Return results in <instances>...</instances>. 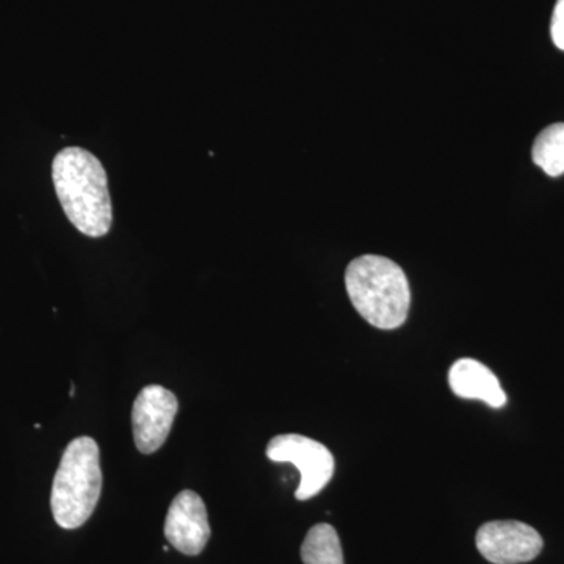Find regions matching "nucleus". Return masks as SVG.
I'll use <instances>...</instances> for the list:
<instances>
[{
    "label": "nucleus",
    "instance_id": "9",
    "mask_svg": "<svg viewBox=\"0 0 564 564\" xmlns=\"http://www.w3.org/2000/svg\"><path fill=\"white\" fill-rule=\"evenodd\" d=\"M532 159L547 176L564 174V122L547 126L538 133L532 148Z\"/></svg>",
    "mask_w": 564,
    "mask_h": 564
},
{
    "label": "nucleus",
    "instance_id": "6",
    "mask_svg": "<svg viewBox=\"0 0 564 564\" xmlns=\"http://www.w3.org/2000/svg\"><path fill=\"white\" fill-rule=\"evenodd\" d=\"M478 552L494 564L532 562L543 551V538L533 527L519 521H492L475 536Z\"/></svg>",
    "mask_w": 564,
    "mask_h": 564
},
{
    "label": "nucleus",
    "instance_id": "5",
    "mask_svg": "<svg viewBox=\"0 0 564 564\" xmlns=\"http://www.w3.org/2000/svg\"><path fill=\"white\" fill-rule=\"evenodd\" d=\"M176 395L162 386H147L133 402L132 430L135 447L143 455H152L165 444L176 419Z\"/></svg>",
    "mask_w": 564,
    "mask_h": 564
},
{
    "label": "nucleus",
    "instance_id": "4",
    "mask_svg": "<svg viewBox=\"0 0 564 564\" xmlns=\"http://www.w3.org/2000/svg\"><path fill=\"white\" fill-rule=\"evenodd\" d=\"M267 456L274 463H289L302 475L295 497L310 500L332 481L334 456L325 445L302 436V434H280L267 445Z\"/></svg>",
    "mask_w": 564,
    "mask_h": 564
},
{
    "label": "nucleus",
    "instance_id": "10",
    "mask_svg": "<svg viewBox=\"0 0 564 564\" xmlns=\"http://www.w3.org/2000/svg\"><path fill=\"white\" fill-rule=\"evenodd\" d=\"M304 564H344L339 534L329 524H317L307 532L302 545Z\"/></svg>",
    "mask_w": 564,
    "mask_h": 564
},
{
    "label": "nucleus",
    "instance_id": "1",
    "mask_svg": "<svg viewBox=\"0 0 564 564\" xmlns=\"http://www.w3.org/2000/svg\"><path fill=\"white\" fill-rule=\"evenodd\" d=\"M52 181L70 225L91 239L107 236L113 223L109 180L101 161L84 148L70 147L52 162Z\"/></svg>",
    "mask_w": 564,
    "mask_h": 564
},
{
    "label": "nucleus",
    "instance_id": "2",
    "mask_svg": "<svg viewBox=\"0 0 564 564\" xmlns=\"http://www.w3.org/2000/svg\"><path fill=\"white\" fill-rule=\"evenodd\" d=\"M345 285L355 310L375 328L397 329L406 322L411 289L399 263L383 256H361L347 267Z\"/></svg>",
    "mask_w": 564,
    "mask_h": 564
},
{
    "label": "nucleus",
    "instance_id": "7",
    "mask_svg": "<svg viewBox=\"0 0 564 564\" xmlns=\"http://www.w3.org/2000/svg\"><path fill=\"white\" fill-rule=\"evenodd\" d=\"M210 524L206 505L193 491H182L170 505L165 521V536L181 554H202L210 540Z\"/></svg>",
    "mask_w": 564,
    "mask_h": 564
},
{
    "label": "nucleus",
    "instance_id": "11",
    "mask_svg": "<svg viewBox=\"0 0 564 564\" xmlns=\"http://www.w3.org/2000/svg\"><path fill=\"white\" fill-rule=\"evenodd\" d=\"M552 41L560 51H564V0H556L551 22Z\"/></svg>",
    "mask_w": 564,
    "mask_h": 564
},
{
    "label": "nucleus",
    "instance_id": "3",
    "mask_svg": "<svg viewBox=\"0 0 564 564\" xmlns=\"http://www.w3.org/2000/svg\"><path fill=\"white\" fill-rule=\"evenodd\" d=\"M102 491L101 458L95 440L70 441L52 485L51 508L65 530L79 529L95 513Z\"/></svg>",
    "mask_w": 564,
    "mask_h": 564
},
{
    "label": "nucleus",
    "instance_id": "8",
    "mask_svg": "<svg viewBox=\"0 0 564 564\" xmlns=\"http://www.w3.org/2000/svg\"><path fill=\"white\" fill-rule=\"evenodd\" d=\"M448 384L459 399L480 400L491 408L507 404V393L499 378L485 364L475 359H458L448 370Z\"/></svg>",
    "mask_w": 564,
    "mask_h": 564
}]
</instances>
